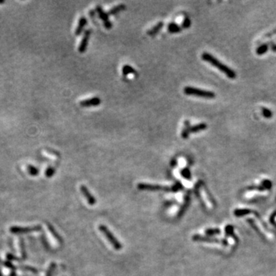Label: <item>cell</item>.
Returning a JSON list of instances; mask_svg holds the SVG:
<instances>
[{
    "instance_id": "1",
    "label": "cell",
    "mask_w": 276,
    "mask_h": 276,
    "mask_svg": "<svg viewBox=\"0 0 276 276\" xmlns=\"http://www.w3.org/2000/svg\"><path fill=\"white\" fill-rule=\"evenodd\" d=\"M202 58L204 61L207 62L208 63L211 64L212 65H213L214 67H216V68H218L219 70H220L221 72H223L227 77H229V78H235L236 77V72L233 70H232L231 68H229L228 66H226V65L222 64V62H219L218 59H216V58L213 57L211 54H209V53H203L202 54Z\"/></svg>"
},
{
    "instance_id": "2",
    "label": "cell",
    "mask_w": 276,
    "mask_h": 276,
    "mask_svg": "<svg viewBox=\"0 0 276 276\" xmlns=\"http://www.w3.org/2000/svg\"><path fill=\"white\" fill-rule=\"evenodd\" d=\"M183 91H184V93L186 94V95H192V96L202 97V98H210V99L213 98L216 96L215 94L212 91L202 90V89L196 88L189 87V86L184 88Z\"/></svg>"
},
{
    "instance_id": "3",
    "label": "cell",
    "mask_w": 276,
    "mask_h": 276,
    "mask_svg": "<svg viewBox=\"0 0 276 276\" xmlns=\"http://www.w3.org/2000/svg\"><path fill=\"white\" fill-rule=\"evenodd\" d=\"M99 229H100V231H101V233H102L103 234H104V236L107 237V240L110 242V243L113 245V247L115 248V249L120 250L121 248H122V245H121V244L118 242L117 239L114 236V235L112 234L111 232H110V230L107 228V226H104V225H101L99 226Z\"/></svg>"
},
{
    "instance_id": "4",
    "label": "cell",
    "mask_w": 276,
    "mask_h": 276,
    "mask_svg": "<svg viewBox=\"0 0 276 276\" xmlns=\"http://www.w3.org/2000/svg\"><path fill=\"white\" fill-rule=\"evenodd\" d=\"M42 227L40 226H28V227H20V226H11L9 228V231L14 234H24V233H31V232H35L41 230Z\"/></svg>"
},
{
    "instance_id": "5",
    "label": "cell",
    "mask_w": 276,
    "mask_h": 276,
    "mask_svg": "<svg viewBox=\"0 0 276 276\" xmlns=\"http://www.w3.org/2000/svg\"><path fill=\"white\" fill-rule=\"evenodd\" d=\"M137 188L139 189L149 191H171V188L165 187V186H160V185L148 184V183H139L137 185Z\"/></svg>"
},
{
    "instance_id": "6",
    "label": "cell",
    "mask_w": 276,
    "mask_h": 276,
    "mask_svg": "<svg viewBox=\"0 0 276 276\" xmlns=\"http://www.w3.org/2000/svg\"><path fill=\"white\" fill-rule=\"evenodd\" d=\"M91 34V29H88L84 32V36H83L82 39L81 41V43H80L79 46H78V51L80 53L85 52L86 50H87Z\"/></svg>"
},
{
    "instance_id": "7",
    "label": "cell",
    "mask_w": 276,
    "mask_h": 276,
    "mask_svg": "<svg viewBox=\"0 0 276 276\" xmlns=\"http://www.w3.org/2000/svg\"><path fill=\"white\" fill-rule=\"evenodd\" d=\"M101 100L98 97H94V98H90L88 100H83L80 102V105L84 107H96L101 104Z\"/></svg>"
},
{
    "instance_id": "8",
    "label": "cell",
    "mask_w": 276,
    "mask_h": 276,
    "mask_svg": "<svg viewBox=\"0 0 276 276\" xmlns=\"http://www.w3.org/2000/svg\"><path fill=\"white\" fill-rule=\"evenodd\" d=\"M81 191L83 193V195L84 196V197L86 198V200H88L89 204L93 206V205H95V203H96V200H95V198L93 196V195H91V193L89 192L88 189L85 186H81Z\"/></svg>"
},
{
    "instance_id": "9",
    "label": "cell",
    "mask_w": 276,
    "mask_h": 276,
    "mask_svg": "<svg viewBox=\"0 0 276 276\" xmlns=\"http://www.w3.org/2000/svg\"><path fill=\"white\" fill-rule=\"evenodd\" d=\"M88 23V20L85 17L82 16V17L80 18L79 21H78V25H77V28L75 29V35H80L82 33L83 30H84V27L86 26Z\"/></svg>"
},
{
    "instance_id": "10",
    "label": "cell",
    "mask_w": 276,
    "mask_h": 276,
    "mask_svg": "<svg viewBox=\"0 0 276 276\" xmlns=\"http://www.w3.org/2000/svg\"><path fill=\"white\" fill-rule=\"evenodd\" d=\"M95 10H96L97 13H98V16H99L100 19L104 22V23L110 21L108 19L109 17L108 14H107V13H106V12H104V10H103V9L101 8V6H97L96 8H95Z\"/></svg>"
},
{
    "instance_id": "11",
    "label": "cell",
    "mask_w": 276,
    "mask_h": 276,
    "mask_svg": "<svg viewBox=\"0 0 276 276\" xmlns=\"http://www.w3.org/2000/svg\"><path fill=\"white\" fill-rule=\"evenodd\" d=\"M126 8H127V6H126V5H124V4H119V5L115 6L113 8L110 9L107 12V14H108V16H114V15L117 14L119 12L125 10Z\"/></svg>"
},
{
    "instance_id": "12",
    "label": "cell",
    "mask_w": 276,
    "mask_h": 276,
    "mask_svg": "<svg viewBox=\"0 0 276 276\" xmlns=\"http://www.w3.org/2000/svg\"><path fill=\"white\" fill-rule=\"evenodd\" d=\"M163 22H159L157 25H155L154 26H153L152 28H150L147 31V34L149 35H154L157 34V32H159L160 29L163 28Z\"/></svg>"
},
{
    "instance_id": "13",
    "label": "cell",
    "mask_w": 276,
    "mask_h": 276,
    "mask_svg": "<svg viewBox=\"0 0 276 276\" xmlns=\"http://www.w3.org/2000/svg\"><path fill=\"white\" fill-rule=\"evenodd\" d=\"M184 124H185V127H184V128L183 129V130H182L181 136H182V137L184 138V139H186V138H188V136H189V133H190L191 126H190V124H189V122L188 121H185Z\"/></svg>"
},
{
    "instance_id": "14",
    "label": "cell",
    "mask_w": 276,
    "mask_h": 276,
    "mask_svg": "<svg viewBox=\"0 0 276 276\" xmlns=\"http://www.w3.org/2000/svg\"><path fill=\"white\" fill-rule=\"evenodd\" d=\"M122 73L123 75L127 76V75H130V74H133V75H136V71L133 69V68H132L130 65H125L123 66L122 68Z\"/></svg>"
},
{
    "instance_id": "15",
    "label": "cell",
    "mask_w": 276,
    "mask_h": 276,
    "mask_svg": "<svg viewBox=\"0 0 276 276\" xmlns=\"http://www.w3.org/2000/svg\"><path fill=\"white\" fill-rule=\"evenodd\" d=\"M207 125L205 123H201V124H196L195 126H192L190 127V133H196V132L202 131L206 129Z\"/></svg>"
},
{
    "instance_id": "16",
    "label": "cell",
    "mask_w": 276,
    "mask_h": 276,
    "mask_svg": "<svg viewBox=\"0 0 276 276\" xmlns=\"http://www.w3.org/2000/svg\"><path fill=\"white\" fill-rule=\"evenodd\" d=\"M47 227H48V230H49L50 233H51V235H52V236H54V239H57V240L58 241V242H60V243H62V242H63V241H62V238L61 237V236H59L58 234L57 231H56V230L54 229V227H53L51 225V224H48V223H47Z\"/></svg>"
},
{
    "instance_id": "17",
    "label": "cell",
    "mask_w": 276,
    "mask_h": 276,
    "mask_svg": "<svg viewBox=\"0 0 276 276\" xmlns=\"http://www.w3.org/2000/svg\"><path fill=\"white\" fill-rule=\"evenodd\" d=\"M168 32L170 33H177V32H180L182 29V27H180V25H177V23H170L168 25Z\"/></svg>"
},
{
    "instance_id": "18",
    "label": "cell",
    "mask_w": 276,
    "mask_h": 276,
    "mask_svg": "<svg viewBox=\"0 0 276 276\" xmlns=\"http://www.w3.org/2000/svg\"><path fill=\"white\" fill-rule=\"evenodd\" d=\"M27 171H28L29 175L33 176V177L37 176L39 173V169H37L35 166H32V165H28V166H27Z\"/></svg>"
},
{
    "instance_id": "19",
    "label": "cell",
    "mask_w": 276,
    "mask_h": 276,
    "mask_svg": "<svg viewBox=\"0 0 276 276\" xmlns=\"http://www.w3.org/2000/svg\"><path fill=\"white\" fill-rule=\"evenodd\" d=\"M268 50V45H266V44H264V45H260V46L257 48V50H256V53H257L259 55H262V54L266 53Z\"/></svg>"
},
{
    "instance_id": "20",
    "label": "cell",
    "mask_w": 276,
    "mask_h": 276,
    "mask_svg": "<svg viewBox=\"0 0 276 276\" xmlns=\"http://www.w3.org/2000/svg\"><path fill=\"white\" fill-rule=\"evenodd\" d=\"M202 198L203 199V200H204V202H205V203L206 204V206H208V207H210V208H211L212 206H213V205H212V203H211V201H210V198L207 197V194H206V192H205L204 190L202 191Z\"/></svg>"
},
{
    "instance_id": "21",
    "label": "cell",
    "mask_w": 276,
    "mask_h": 276,
    "mask_svg": "<svg viewBox=\"0 0 276 276\" xmlns=\"http://www.w3.org/2000/svg\"><path fill=\"white\" fill-rule=\"evenodd\" d=\"M262 115L266 118H271L272 117V113H271V110L268 108H265V107H262Z\"/></svg>"
},
{
    "instance_id": "22",
    "label": "cell",
    "mask_w": 276,
    "mask_h": 276,
    "mask_svg": "<svg viewBox=\"0 0 276 276\" xmlns=\"http://www.w3.org/2000/svg\"><path fill=\"white\" fill-rule=\"evenodd\" d=\"M55 268H56V263L52 262V263L50 265V266L48 267V271H47L45 276H51V274L54 272V270L55 269Z\"/></svg>"
},
{
    "instance_id": "23",
    "label": "cell",
    "mask_w": 276,
    "mask_h": 276,
    "mask_svg": "<svg viewBox=\"0 0 276 276\" xmlns=\"http://www.w3.org/2000/svg\"><path fill=\"white\" fill-rule=\"evenodd\" d=\"M180 173H181V175L183 176L184 178L187 179V180H189V179H190L191 174H190V172H189V170L187 169V168H184V169L182 170L181 172H180Z\"/></svg>"
},
{
    "instance_id": "24",
    "label": "cell",
    "mask_w": 276,
    "mask_h": 276,
    "mask_svg": "<svg viewBox=\"0 0 276 276\" xmlns=\"http://www.w3.org/2000/svg\"><path fill=\"white\" fill-rule=\"evenodd\" d=\"M54 173H55V170H54V168L51 167V166H48L45 170V176L47 177H51L54 175Z\"/></svg>"
},
{
    "instance_id": "25",
    "label": "cell",
    "mask_w": 276,
    "mask_h": 276,
    "mask_svg": "<svg viewBox=\"0 0 276 276\" xmlns=\"http://www.w3.org/2000/svg\"><path fill=\"white\" fill-rule=\"evenodd\" d=\"M190 25H191L190 19H188V18H185L183 21V23H182V28H188L189 27H190Z\"/></svg>"
},
{
    "instance_id": "26",
    "label": "cell",
    "mask_w": 276,
    "mask_h": 276,
    "mask_svg": "<svg viewBox=\"0 0 276 276\" xmlns=\"http://www.w3.org/2000/svg\"><path fill=\"white\" fill-rule=\"evenodd\" d=\"M248 213H249V210H237L234 212L235 215L237 216H244V215H246Z\"/></svg>"
},
{
    "instance_id": "27",
    "label": "cell",
    "mask_w": 276,
    "mask_h": 276,
    "mask_svg": "<svg viewBox=\"0 0 276 276\" xmlns=\"http://www.w3.org/2000/svg\"><path fill=\"white\" fill-rule=\"evenodd\" d=\"M112 25H112V22H110V21H108V22L104 23V26L107 29H110V28H112Z\"/></svg>"
},
{
    "instance_id": "28",
    "label": "cell",
    "mask_w": 276,
    "mask_h": 276,
    "mask_svg": "<svg viewBox=\"0 0 276 276\" xmlns=\"http://www.w3.org/2000/svg\"><path fill=\"white\" fill-rule=\"evenodd\" d=\"M170 165H171V166H175L176 165H177V160H176L175 159H173V160L171 161Z\"/></svg>"
},
{
    "instance_id": "29",
    "label": "cell",
    "mask_w": 276,
    "mask_h": 276,
    "mask_svg": "<svg viewBox=\"0 0 276 276\" xmlns=\"http://www.w3.org/2000/svg\"><path fill=\"white\" fill-rule=\"evenodd\" d=\"M271 50H272L273 51H276V45H273L272 46H271Z\"/></svg>"
}]
</instances>
